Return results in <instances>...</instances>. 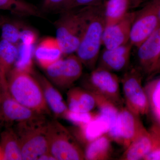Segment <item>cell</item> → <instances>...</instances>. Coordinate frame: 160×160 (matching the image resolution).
Returning <instances> with one entry per match:
<instances>
[{"instance_id":"38","label":"cell","mask_w":160,"mask_h":160,"mask_svg":"<svg viewBox=\"0 0 160 160\" xmlns=\"http://www.w3.org/2000/svg\"><path fill=\"white\" fill-rule=\"evenodd\" d=\"M4 17H3L2 16L0 15V26H1V24H2V22L3 20H4Z\"/></svg>"},{"instance_id":"6","label":"cell","mask_w":160,"mask_h":160,"mask_svg":"<svg viewBox=\"0 0 160 160\" xmlns=\"http://www.w3.org/2000/svg\"><path fill=\"white\" fill-rule=\"evenodd\" d=\"M120 80L114 72L96 67L83 80V88L100 95L111 101L119 108L122 107Z\"/></svg>"},{"instance_id":"36","label":"cell","mask_w":160,"mask_h":160,"mask_svg":"<svg viewBox=\"0 0 160 160\" xmlns=\"http://www.w3.org/2000/svg\"><path fill=\"white\" fill-rule=\"evenodd\" d=\"M2 83L0 78V120L2 119Z\"/></svg>"},{"instance_id":"21","label":"cell","mask_w":160,"mask_h":160,"mask_svg":"<svg viewBox=\"0 0 160 160\" xmlns=\"http://www.w3.org/2000/svg\"><path fill=\"white\" fill-rule=\"evenodd\" d=\"M0 149L2 160H22L19 140L13 129L9 128L1 133Z\"/></svg>"},{"instance_id":"22","label":"cell","mask_w":160,"mask_h":160,"mask_svg":"<svg viewBox=\"0 0 160 160\" xmlns=\"http://www.w3.org/2000/svg\"><path fill=\"white\" fill-rule=\"evenodd\" d=\"M0 10L20 16L43 17L42 12L25 0H0Z\"/></svg>"},{"instance_id":"16","label":"cell","mask_w":160,"mask_h":160,"mask_svg":"<svg viewBox=\"0 0 160 160\" xmlns=\"http://www.w3.org/2000/svg\"><path fill=\"white\" fill-rule=\"evenodd\" d=\"M63 55L62 50L56 37L43 38L34 46V58L44 70L62 58Z\"/></svg>"},{"instance_id":"29","label":"cell","mask_w":160,"mask_h":160,"mask_svg":"<svg viewBox=\"0 0 160 160\" xmlns=\"http://www.w3.org/2000/svg\"><path fill=\"white\" fill-rule=\"evenodd\" d=\"M149 130L151 135V147L143 160H160V127L154 122Z\"/></svg>"},{"instance_id":"19","label":"cell","mask_w":160,"mask_h":160,"mask_svg":"<svg viewBox=\"0 0 160 160\" xmlns=\"http://www.w3.org/2000/svg\"><path fill=\"white\" fill-rule=\"evenodd\" d=\"M151 145V135L149 129L146 128L125 149L120 160H143L150 150Z\"/></svg>"},{"instance_id":"24","label":"cell","mask_w":160,"mask_h":160,"mask_svg":"<svg viewBox=\"0 0 160 160\" xmlns=\"http://www.w3.org/2000/svg\"><path fill=\"white\" fill-rule=\"evenodd\" d=\"M106 26L119 22L129 12L130 0H107L104 2Z\"/></svg>"},{"instance_id":"14","label":"cell","mask_w":160,"mask_h":160,"mask_svg":"<svg viewBox=\"0 0 160 160\" xmlns=\"http://www.w3.org/2000/svg\"><path fill=\"white\" fill-rule=\"evenodd\" d=\"M132 46L129 42L113 49H105L100 54L97 67L112 72L122 71L129 66Z\"/></svg>"},{"instance_id":"28","label":"cell","mask_w":160,"mask_h":160,"mask_svg":"<svg viewBox=\"0 0 160 160\" xmlns=\"http://www.w3.org/2000/svg\"><path fill=\"white\" fill-rule=\"evenodd\" d=\"M23 26L21 23L4 18L0 26L1 39L5 40L16 46H18L21 42V31Z\"/></svg>"},{"instance_id":"40","label":"cell","mask_w":160,"mask_h":160,"mask_svg":"<svg viewBox=\"0 0 160 160\" xmlns=\"http://www.w3.org/2000/svg\"><path fill=\"white\" fill-rule=\"evenodd\" d=\"M159 24L160 25V10L159 11Z\"/></svg>"},{"instance_id":"31","label":"cell","mask_w":160,"mask_h":160,"mask_svg":"<svg viewBox=\"0 0 160 160\" xmlns=\"http://www.w3.org/2000/svg\"><path fill=\"white\" fill-rule=\"evenodd\" d=\"M71 0H44L42 6V12H61Z\"/></svg>"},{"instance_id":"26","label":"cell","mask_w":160,"mask_h":160,"mask_svg":"<svg viewBox=\"0 0 160 160\" xmlns=\"http://www.w3.org/2000/svg\"><path fill=\"white\" fill-rule=\"evenodd\" d=\"M92 92L95 99L96 107L101 114L106 117L109 122V129H113L117 123L118 117L121 108L100 95Z\"/></svg>"},{"instance_id":"13","label":"cell","mask_w":160,"mask_h":160,"mask_svg":"<svg viewBox=\"0 0 160 160\" xmlns=\"http://www.w3.org/2000/svg\"><path fill=\"white\" fill-rule=\"evenodd\" d=\"M135 16L136 12H129L119 22L105 27L102 38L105 49H113L129 42Z\"/></svg>"},{"instance_id":"20","label":"cell","mask_w":160,"mask_h":160,"mask_svg":"<svg viewBox=\"0 0 160 160\" xmlns=\"http://www.w3.org/2000/svg\"><path fill=\"white\" fill-rule=\"evenodd\" d=\"M112 140L105 134L85 146V158L88 160L111 159L113 155Z\"/></svg>"},{"instance_id":"34","label":"cell","mask_w":160,"mask_h":160,"mask_svg":"<svg viewBox=\"0 0 160 160\" xmlns=\"http://www.w3.org/2000/svg\"><path fill=\"white\" fill-rule=\"evenodd\" d=\"M146 0H130V8L134 9L139 7Z\"/></svg>"},{"instance_id":"11","label":"cell","mask_w":160,"mask_h":160,"mask_svg":"<svg viewBox=\"0 0 160 160\" xmlns=\"http://www.w3.org/2000/svg\"><path fill=\"white\" fill-rule=\"evenodd\" d=\"M2 83V118L8 122L17 123L28 122L45 118V115L39 114L15 99L10 94L7 80H1Z\"/></svg>"},{"instance_id":"33","label":"cell","mask_w":160,"mask_h":160,"mask_svg":"<svg viewBox=\"0 0 160 160\" xmlns=\"http://www.w3.org/2000/svg\"><path fill=\"white\" fill-rule=\"evenodd\" d=\"M103 2V0H71L62 12L76 8L95 6Z\"/></svg>"},{"instance_id":"32","label":"cell","mask_w":160,"mask_h":160,"mask_svg":"<svg viewBox=\"0 0 160 160\" xmlns=\"http://www.w3.org/2000/svg\"><path fill=\"white\" fill-rule=\"evenodd\" d=\"M38 39V33L34 29H32L27 26H23L21 31L20 43L34 46Z\"/></svg>"},{"instance_id":"8","label":"cell","mask_w":160,"mask_h":160,"mask_svg":"<svg viewBox=\"0 0 160 160\" xmlns=\"http://www.w3.org/2000/svg\"><path fill=\"white\" fill-rule=\"evenodd\" d=\"M160 0H149L136 12L132 26L129 42L137 47L160 26Z\"/></svg>"},{"instance_id":"18","label":"cell","mask_w":160,"mask_h":160,"mask_svg":"<svg viewBox=\"0 0 160 160\" xmlns=\"http://www.w3.org/2000/svg\"><path fill=\"white\" fill-rule=\"evenodd\" d=\"M68 109L73 112H89L96 107L95 99L91 92L84 88H70L67 93Z\"/></svg>"},{"instance_id":"35","label":"cell","mask_w":160,"mask_h":160,"mask_svg":"<svg viewBox=\"0 0 160 160\" xmlns=\"http://www.w3.org/2000/svg\"><path fill=\"white\" fill-rule=\"evenodd\" d=\"M38 160H56L55 158L49 152H46L39 158Z\"/></svg>"},{"instance_id":"2","label":"cell","mask_w":160,"mask_h":160,"mask_svg":"<svg viewBox=\"0 0 160 160\" xmlns=\"http://www.w3.org/2000/svg\"><path fill=\"white\" fill-rule=\"evenodd\" d=\"M7 83L10 94L20 104L39 114H50L42 87L32 73L13 67Z\"/></svg>"},{"instance_id":"4","label":"cell","mask_w":160,"mask_h":160,"mask_svg":"<svg viewBox=\"0 0 160 160\" xmlns=\"http://www.w3.org/2000/svg\"><path fill=\"white\" fill-rule=\"evenodd\" d=\"M46 118L18 123L14 130L19 140L22 158L35 160L49 151Z\"/></svg>"},{"instance_id":"30","label":"cell","mask_w":160,"mask_h":160,"mask_svg":"<svg viewBox=\"0 0 160 160\" xmlns=\"http://www.w3.org/2000/svg\"><path fill=\"white\" fill-rule=\"evenodd\" d=\"M100 114L98 111L73 112L68 110L66 112L64 118L67 120L74 126H80L91 122Z\"/></svg>"},{"instance_id":"1","label":"cell","mask_w":160,"mask_h":160,"mask_svg":"<svg viewBox=\"0 0 160 160\" xmlns=\"http://www.w3.org/2000/svg\"><path fill=\"white\" fill-rule=\"evenodd\" d=\"M105 27L104 2L90 6L82 36L75 52L83 66L89 70L97 67Z\"/></svg>"},{"instance_id":"27","label":"cell","mask_w":160,"mask_h":160,"mask_svg":"<svg viewBox=\"0 0 160 160\" xmlns=\"http://www.w3.org/2000/svg\"><path fill=\"white\" fill-rule=\"evenodd\" d=\"M34 45L20 43L18 46L17 58L14 67L17 69L33 73V60L34 58Z\"/></svg>"},{"instance_id":"23","label":"cell","mask_w":160,"mask_h":160,"mask_svg":"<svg viewBox=\"0 0 160 160\" xmlns=\"http://www.w3.org/2000/svg\"><path fill=\"white\" fill-rule=\"evenodd\" d=\"M18 46L1 39L0 41V78L7 80V75L14 67L17 58Z\"/></svg>"},{"instance_id":"25","label":"cell","mask_w":160,"mask_h":160,"mask_svg":"<svg viewBox=\"0 0 160 160\" xmlns=\"http://www.w3.org/2000/svg\"><path fill=\"white\" fill-rule=\"evenodd\" d=\"M154 122L160 127V76L149 81L144 86Z\"/></svg>"},{"instance_id":"3","label":"cell","mask_w":160,"mask_h":160,"mask_svg":"<svg viewBox=\"0 0 160 160\" xmlns=\"http://www.w3.org/2000/svg\"><path fill=\"white\" fill-rule=\"evenodd\" d=\"M90 6L63 11L55 22L56 38L64 56L75 53L82 36Z\"/></svg>"},{"instance_id":"7","label":"cell","mask_w":160,"mask_h":160,"mask_svg":"<svg viewBox=\"0 0 160 160\" xmlns=\"http://www.w3.org/2000/svg\"><path fill=\"white\" fill-rule=\"evenodd\" d=\"M142 79L141 70L132 68L124 74L121 81L125 106L139 116L149 112V101Z\"/></svg>"},{"instance_id":"15","label":"cell","mask_w":160,"mask_h":160,"mask_svg":"<svg viewBox=\"0 0 160 160\" xmlns=\"http://www.w3.org/2000/svg\"><path fill=\"white\" fill-rule=\"evenodd\" d=\"M109 129V120L100 113L97 117L87 124L74 126L69 130L78 142L86 146L103 135L107 134Z\"/></svg>"},{"instance_id":"5","label":"cell","mask_w":160,"mask_h":160,"mask_svg":"<svg viewBox=\"0 0 160 160\" xmlns=\"http://www.w3.org/2000/svg\"><path fill=\"white\" fill-rule=\"evenodd\" d=\"M46 134L49 151L56 160H85L84 151L79 143L68 130L59 122H47Z\"/></svg>"},{"instance_id":"39","label":"cell","mask_w":160,"mask_h":160,"mask_svg":"<svg viewBox=\"0 0 160 160\" xmlns=\"http://www.w3.org/2000/svg\"><path fill=\"white\" fill-rule=\"evenodd\" d=\"M0 160H2V152H1V149H0Z\"/></svg>"},{"instance_id":"37","label":"cell","mask_w":160,"mask_h":160,"mask_svg":"<svg viewBox=\"0 0 160 160\" xmlns=\"http://www.w3.org/2000/svg\"><path fill=\"white\" fill-rule=\"evenodd\" d=\"M160 72V55L159 58L156 70L155 73H158Z\"/></svg>"},{"instance_id":"12","label":"cell","mask_w":160,"mask_h":160,"mask_svg":"<svg viewBox=\"0 0 160 160\" xmlns=\"http://www.w3.org/2000/svg\"><path fill=\"white\" fill-rule=\"evenodd\" d=\"M137 48L138 69L145 74H154L160 55V25Z\"/></svg>"},{"instance_id":"17","label":"cell","mask_w":160,"mask_h":160,"mask_svg":"<svg viewBox=\"0 0 160 160\" xmlns=\"http://www.w3.org/2000/svg\"><path fill=\"white\" fill-rule=\"evenodd\" d=\"M32 74L42 87L44 97L50 111L56 117L64 118L69 109L59 92L47 78L35 72Z\"/></svg>"},{"instance_id":"9","label":"cell","mask_w":160,"mask_h":160,"mask_svg":"<svg viewBox=\"0 0 160 160\" xmlns=\"http://www.w3.org/2000/svg\"><path fill=\"white\" fill-rule=\"evenodd\" d=\"M83 65L76 55L62 58L44 69L47 78L62 89L70 88L82 76Z\"/></svg>"},{"instance_id":"10","label":"cell","mask_w":160,"mask_h":160,"mask_svg":"<svg viewBox=\"0 0 160 160\" xmlns=\"http://www.w3.org/2000/svg\"><path fill=\"white\" fill-rule=\"evenodd\" d=\"M140 117L126 106L121 107L115 127L109 130L107 134L112 141L126 149L146 128Z\"/></svg>"}]
</instances>
